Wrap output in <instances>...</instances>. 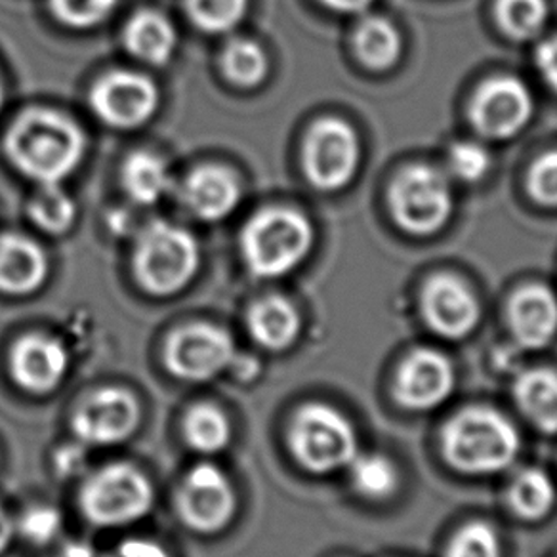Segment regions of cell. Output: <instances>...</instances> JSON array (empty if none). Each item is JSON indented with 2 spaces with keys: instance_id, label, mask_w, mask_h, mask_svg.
<instances>
[{
  "instance_id": "obj_26",
  "label": "cell",
  "mask_w": 557,
  "mask_h": 557,
  "mask_svg": "<svg viewBox=\"0 0 557 557\" xmlns=\"http://www.w3.org/2000/svg\"><path fill=\"white\" fill-rule=\"evenodd\" d=\"M356 52L364 65L372 70H386L394 65L401 52V39L394 25L382 17H367L357 27L354 37Z\"/></svg>"
},
{
  "instance_id": "obj_12",
  "label": "cell",
  "mask_w": 557,
  "mask_h": 557,
  "mask_svg": "<svg viewBox=\"0 0 557 557\" xmlns=\"http://www.w3.org/2000/svg\"><path fill=\"white\" fill-rule=\"evenodd\" d=\"M139 424L138 399L121 387H101L78 403L73 432L81 442L96 447L128 440Z\"/></svg>"
},
{
  "instance_id": "obj_5",
  "label": "cell",
  "mask_w": 557,
  "mask_h": 557,
  "mask_svg": "<svg viewBox=\"0 0 557 557\" xmlns=\"http://www.w3.org/2000/svg\"><path fill=\"white\" fill-rule=\"evenodd\" d=\"M288 447L298 465L323 475L351 465L357 455L356 432L338 410L310 403L290 420Z\"/></svg>"
},
{
  "instance_id": "obj_8",
  "label": "cell",
  "mask_w": 557,
  "mask_h": 557,
  "mask_svg": "<svg viewBox=\"0 0 557 557\" xmlns=\"http://www.w3.org/2000/svg\"><path fill=\"white\" fill-rule=\"evenodd\" d=\"M359 163L356 132L341 119H321L304 141V172L311 186L336 191L354 178Z\"/></svg>"
},
{
  "instance_id": "obj_20",
  "label": "cell",
  "mask_w": 557,
  "mask_h": 557,
  "mask_svg": "<svg viewBox=\"0 0 557 557\" xmlns=\"http://www.w3.org/2000/svg\"><path fill=\"white\" fill-rule=\"evenodd\" d=\"M124 48L139 62L164 65L178 47V33L157 10H139L124 25Z\"/></svg>"
},
{
  "instance_id": "obj_4",
  "label": "cell",
  "mask_w": 557,
  "mask_h": 557,
  "mask_svg": "<svg viewBox=\"0 0 557 557\" xmlns=\"http://www.w3.org/2000/svg\"><path fill=\"white\" fill-rule=\"evenodd\" d=\"M134 277L153 296L184 290L199 270V245L194 235L169 222H153L138 235Z\"/></svg>"
},
{
  "instance_id": "obj_29",
  "label": "cell",
  "mask_w": 557,
  "mask_h": 557,
  "mask_svg": "<svg viewBox=\"0 0 557 557\" xmlns=\"http://www.w3.org/2000/svg\"><path fill=\"white\" fill-rule=\"evenodd\" d=\"M349 468L354 487L367 498L382 500L394 495L399 485V472L394 462L384 455H356Z\"/></svg>"
},
{
  "instance_id": "obj_31",
  "label": "cell",
  "mask_w": 557,
  "mask_h": 557,
  "mask_svg": "<svg viewBox=\"0 0 557 557\" xmlns=\"http://www.w3.org/2000/svg\"><path fill=\"white\" fill-rule=\"evenodd\" d=\"M498 22L518 40L533 39L548 20L546 0H498Z\"/></svg>"
},
{
  "instance_id": "obj_16",
  "label": "cell",
  "mask_w": 557,
  "mask_h": 557,
  "mask_svg": "<svg viewBox=\"0 0 557 557\" xmlns=\"http://www.w3.org/2000/svg\"><path fill=\"white\" fill-rule=\"evenodd\" d=\"M12 376L20 387L35 395L54 392L70 369V354L62 342L47 334H27L10 356Z\"/></svg>"
},
{
  "instance_id": "obj_2",
  "label": "cell",
  "mask_w": 557,
  "mask_h": 557,
  "mask_svg": "<svg viewBox=\"0 0 557 557\" xmlns=\"http://www.w3.org/2000/svg\"><path fill=\"white\" fill-rule=\"evenodd\" d=\"M443 455L458 472L487 475L503 472L519 453V434L496 410L475 407L458 412L443 428Z\"/></svg>"
},
{
  "instance_id": "obj_11",
  "label": "cell",
  "mask_w": 557,
  "mask_h": 557,
  "mask_svg": "<svg viewBox=\"0 0 557 557\" xmlns=\"http://www.w3.org/2000/svg\"><path fill=\"white\" fill-rule=\"evenodd\" d=\"M90 108L101 123L132 131L156 115L159 90L156 83L141 73L111 71L94 83Z\"/></svg>"
},
{
  "instance_id": "obj_18",
  "label": "cell",
  "mask_w": 557,
  "mask_h": 557,
  "mask_svg": "<svg viewBox=\"0 0 557 557\" xmlns=\"http://www.w3.org/2000/svg\"><path fill=\"white\" fill-rule=\"evenodd\" d=\"M47 252L35 240L17 233L0 235V293L32 295L47 281Z\"/></svg>"
},
{
  "instance_id": "obj_24",
  "label": "cell",
  "mask_w": 557,
  "mask_h": 557,
  "mask_svg": "<svg viewBox=\"0 0 557 557\" xmlns=\"http://www.w3.org/2000/svg\"><path fill=\"white\" fill-rule=\"evenodd\" d=\"M508 504L518 518L541 521L556 504V487L546 473L536 468H527L511 481Z\"/></svg>"
},
{
  "instance_id": "obj_10",
  "label": "cell",
  "mask_w": 557,
  "mask_h": 557,
  "mask_svg": "<svg viewBox=\"0 0 557 557\" xmlns=\"http://www.w3.org/2000/svg\"><path fill=\"white\" fill-rule=\"evenodd\" d=\"M180 518L195 533L214 534L230 525L237 498L225 473L209 462L189 470L176 495Z\"/></svg>"
},
{
  "instance_id": "obj_23",
  "label": "cell",
  "mask_w": 557,
  "mask_h": 557,
  "mask_svg": "<svg viewBox=\"0 0 557 557\" xmlns=\"http://www.w3.org/2000/svg\"><path fill=\"white\" fill-rule=\"evenodd\" d=\"M516 401L533 426L544 434H557V372L527 371L516 382Z\"/></svg>"
},
{
  "instance_id": "obj_19",
  "label": "cell",
  "mask_w": 557,
  "mask_h": 557,
  "mask_svg": "<svg viewBox=\"0 0 557 557\" xmlns=\"http://www.w3.org/2000/svg\"><path fill=\"white\" fill-rule=\"evenodd\" d=\"M511 333L523 348L541 349L557 334V298L549 288L531 285L511 298Z\"/></svg>"
},
{
  "instance_id": "obj_33",
  "label": "cell",
  "mask_w": 557,
  "mask_h": 557,
  "mask_svg": "<svg viewBox=\"0 0 557 557\" xmlns=\"http://www.w3.org/2000/svg\"><path fill=\"white\" fill-rule=\"evenodd\" d=\"M447 557H503V544L493 527L478 521L453 539Z\"/></svg>"
},
{
  "instance_id": "obj_35",
  "label": "cell",
  "mask_w": 557,
  "mask_h": 557,
  "mask_svg": "<svg viewBox=\"0 0 557 557\" xmlns=\"http://www.w3.org/2000/svg\"><path fill=\"white\" fill-rule=\"evenodd\" d=\"M17 529L27 541L48 544L54 541L55 534L60 533L62 516L50 506H35L32 510L25 511L17 523Z\"/></svg>"
},
{
  "instance_id": "obj_6",
  "label": "cell",
  "mask_w": 557,
  "mask_h": 557,
  "mask_svg": "<svg viewBox=\"0 0 557 557\" xmlns=\"http://www.w3.org/2000/svg\"><path fill=\"white\" fill-rule=\"evenodd\" d=\"M78 503L94 525H131L153 508V487L138 468L115 462L103 466L85 481Z\"/></svg>"
},
{
  "instance_id": "obj_28",
  "label": "cell",
  "mask_w": 557,
  "mask_h": 557,
  "mask_svg": "<svg viewBox=\"0 0 557 557\" xmlns=\"http://www.w3.org/2000/svg\"><path fill=\"white\" fill-rule=\"evenodd\" d=\"M29 218L42 232L62 235L70 232L71 225L75 224L77 207L60 184H47L40 186L29 202Z\"/></svg>"
},
{
  "instance_id": "obj_3",
  "label": "cell",
  "mask_w": 557,
  "mask_h": 557,
  "mask_svg": "<svg viewBox=\"0 0 557 557\" xmlns=\"http://www.w3.org/2000/svg\"><path fill=\"white\" fill-rule=\"evenodd\" d=\"M313 227L290 209H265L248 220L240 233V252L256 277L287 275L310 252Z\"/></svg>"
},
{
  "instance_id": "obj_41",
  "label": "cell",
  "mask_w": 557,
  "mask_h": 557,
  "mask_svg": "<svg viewBox=\"0 0 557 557\" xmlns=\"http://www.w3.org/2000/svg\"><path fill=\"white\" fill-rule=\"evenodd\" d=\"M58 557H94V549L83 542H70L63 546L62 554Z\"/></svg>"
},
{
  "instance_id": "obj_14",
  "label": "cell",
  "mask_w": 557,
  "mask_h": 557,
  "mask_svg": "<svg viewBox=\"0 0 557 557\" xmlns=\"http://www.w3.org/2000/svg\"><path fill=\"white\" fill-rule=\"evenodd\" d=\"M457 374L447 357L434 349L412 351L397 372L395 399L405 409L430 410L447 401Z\"/></svg>"
},
{
  "instance_id": "obj_13",
  "label": "cell",
  "mask_w": 557,
  "mask_h": 557,
  "mask_svg": "<svg viewBox=\"0 0 557 557\" xmlns=\"http://www.w3.org/2000/svg\"><path fill=\"white\" fill-rule=\"evenodd\" d=\"M533 115V98L521 81L496 77L481 86L472 103V123L487 138H511Z\"/></svg>"
},
{
  "instance_id": "obj_15",
  "label": "cell",
  "mask_w": 557,
  "mask_h": 557,
  "mask_svg": "<svg viewBox=\"0 0 557 557\" xmlns=\"http://www.w3.org/2000/svg\"><path fill=\"white\" fill-rule=\"evenodd\" d=\"M422 310L428 325L450 341L465 338L480 323L478 298L455 275L430 278L422 295Z\"/></svg>"
},
{
  "instance_id": "obj_38",
  "label": "cell",
  "mask_w": 557,
  "mask_h": 557,
  "mask_svg": "<svg viewBox=\"0 0 557 557\" xmlns=\"http://www.w3.org/2000/svg\"><path fill=\"white\" fill-rule=\"evenodd\" d=\"M536 65H539L544 81L557 92V35L539 47Z\"/></svg>"
},
{
  "instance_id": "obj_42",
  "label": "cell",
  "mask_w": 557,
  "mask_h": 557,
  "mask_svg": "<svg viewBox=\"0 0 557 557\" xmlns=\"http://www.w3.org/2000/svg\"><path fill=\"white\" fill-rule=\"evenodd\" d=\"M2 100H4V92H2V83H0V108H2Z\"/></svg>"
},
{
  "instance_id": "obj_22",
  "label": "cell",
  "mask_w": 557,
  "mask_h": 557,
  "mask_svg": "<svg viewBox=\"0 0 557 557\" xmlns=\"http://www.w3.org/2000/svg\"><path fill=\"white\" fill-rule=\"evenodd\" d=\"M121 184L132 201L156 205L171 187V172L163 157L148 149H139L124 159Z\"/></svg>"
},
{
  "instance_id": "obj_39",
  "label": "cell",
  "mask_w": 557,
  "mask_h": 557,
  "mask_svg": "<svg viewBox=\"0 0 557 557\" xmlns=\"http://www.w3.org/2000/svg\"><path fill=\"white\" fill-rule=\"evenodd\" d=\"M321 2L329 9L336 10V12L351 14V12H363V10L369 9L372 0H321Z\"/></svg>"
},
{
  "instance_id": "obj_36",
  "label": "cell",
  "mask_w": 557,
  "mask_h": 557,
  "mask_svg": "<svg viewBox=\"0 0 557 557\" xmlns=\"http://www.w3.org/2000/svg\"><path fill=\"white\" fill-rule=\"evenodd\" d=\"M529 189L536 201L557 207V151H549L533 164Z\"/></svg>"
},
{
  "instance_id": "obj_40",
  "label": "cell",
  "mask_w": 557,
  "mask_h": 557,
  "mask_svg": "<svg viewBox=\"0 0 557 557\" xmlns=\"http://www.w3.org/2000/svg\"><path fill=\"white\" fill-rule=\"evenodd\" d=\"M14 529L16 527L12 523L9 513L0 506V554L9 548L10 541L14 536Z\"/></svg>"
},
{
  "instance_id": "obj_25",
  "label": "cell",
  "mask_w": 557,
  "mask_h": 557,
  "mask_svg": "<svg viewBox=\"0 0 557 557\" xmlns=\"http://www.w3.org/2000/svg\"><path fill=\"white\" fill-rule=\"evenodd\" d=\"M182 432L187 445L201 455H216L232 440L230 420L222 410L209 403L195 405L187 410Z\"/></svg>"
},
{
  "instance_id": "obj_34",
  "label": "cell",
  "mask_w": 557,
  "mask_h": 557,
  "mask_svg": "<svg viewBox=\"0 0 557 557\" xmlns=\"http://www.w3.org/2000/svg\"><path fill=\"white\" fill-rule=\"evenodd\" d=\"M449 166L457 178L465 180V182H478L491 169V156H488L487 149L480 144L460 141L450 148Z\"/></svg>"
},
{
  "instance_id": "obj_9",
  "label": "cell",
  "mask_w": 557,
  "mask_h": 557,
  "mask_svg": "<svg viewBox=\"0 0 557 557\" xmlns=\"http://www.w3.org/2000/svg\"><path fill=\"white\" fill-rule=\"evenodd\" d=\"M235 359L230 333L210 323H189L169 336L164 364L176 379L205 382L225 371Z\"/></svg>"
},
{
  "instance_id": "obj_17",
  "label": "cell",
  "mask_w": 557,
  "mask_h": 557,
  "mask_svg": "<svg viewBox=\"0 0 557 557\" xmlns=\"http://www.w3.org/2000/svg\"><path fill=\"white\" fill-rule=\"evenodd\" d=\"M240 197L239 178L220 164H202L195 169L182 187V199L187 209L205 222H220L232 216L233 210L239 207Z\"/></svg>"
},
{
  "instance_id": "obj_1",
  "label": "cell",
  "mask_w": 557,
  "mask_h": 557,
  "mask_svg": "<svg viewBox=\"0 0 557 557\" xmlns=\"http://www.w3.org/2000/svg\"><path fill=\"white\" fill-rule=\"evenodd\" d=\"M86 146L81 126L50 108L25 109L4 136L10 163L40 186L70 178L85 159Z\"/></svg>"
},
{
  "instance_id": "obj_32",
  "label": "cell",
  "mask_w": 557,
  "mask_h": 557,
  "mask_svg": "<svg viewBox=\"0 0 557 557\" xmlns=\"http://www.w3.org/2000/svg\"><path fill=\"white\" fill-rule=\"evenodd\" d=\"M116 4L119 0H50L55 20L71 29L103 24L115 12Z\"/></svg>"
},
{
  "instance_id": "obj_7",
  "label": "cell",
  "mask_w": 557,
  "mask_h": 557,
  "mask_svg": "<svg viewBox=\"0 0 557 557\" xmlns=\"http://www.w3.org/2000/svg\"><path fill=\"white\" fill-rule=\"evenodd\" d=\"M389 202L403 230L428 235L449 220L453 194L442 172L426 164H414L395 178Z\"/></svg>"
},
{
  "instance_id": "obj_27",
  "label": "cell",
  "mask_w": 557,
  "mask_h": 557,
  "mask_svg": "<svg viewBox=\"0 0 557 557\" xmlns=\"http://www.w3.org/2000/svg\"><path fill=\"white\" fill-rule=\"evenodd\" d=\"M222 71L232 85L255 88L268 77L270 62L260 45L252 40L235 39L222 52Z\"/></svg>"
},
{
  "instance_id": "obj_37",
  "label": "cell",
  "mask_w": 557,
  "mask_h": 557,
  "mask_svg": "<svg viewBox=\"0 0 557 557\" xmlns=\"http://www.w3.org/2000/svg\"><path fill=\"white\" fill-rule=\"evenodd\" d=\"M106 557H169V554L157 542L132 539V541H124L123 544H119Z\"/></svg>"
},
{
  "instance_id": "obj_21",
  "label": "cell",
  "mask_w": 557,
  "mask_h": 557,
  "mask_svg": "<svg viewBox=\"0 0 557 557\" xmlns=\"http://www.w3.org/2000/svg\"><path fill=\"white\" fill-rule=\"evenodd\" d=\"M247 326L258 346L270 351H283L295 344L302 329V319L287 298L265 296L248 310Z\"/></svg>"
},
{
  "instance_id": "obj_30",
  "label": "cell",
  "mask_w": 557,
  "mask_h": 557,
  "mask_svg": "<svg viewBox=\"0 0 557 557\" xmlns=\"http://www.w3.org/2000/svg\"><path fill=\"white\" fill-rule=\"evenodd\" d=\"M187 16L201 32L220 35L235 29L247 12V0H186Z\"/></svg>"
}]
</instances>
